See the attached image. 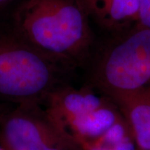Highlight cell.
<instances>
[{
  "instance_id": "cell-1",
  "label": "cell",
  "mask_w": 150,
  "mask_h": 150,
  "mask_svg": "<svg viewBox=\"0 0 150 150\" xmlns=\"http://www.w3.org/2000/svg\"><path fill=\"white\" fill-rule=\"evenodd\" d=\"M13 23V32L63 66L82 63L93 43L89 18L78 0H23Z\"/></svg>"
},
{
  "instance_id": "cell-2",
  "label": "cell",
  "mask_w": 150,
  "mask_h": 150,
  "mask_svg": "<svg viewBox=\"0 0 150 150\" xmlns=\"http://www.w3.org/2000/svg\"><path fill=\"white\" fill-rule=\"evenodd\" d=\"M63 65L17 33H0V97L18 105H40L61 85Z\"/></svg>"
},
{
  "instance_id": "cell-3",
  "label": "cell",
  "mask_w": 150,
  "mask_h": 150,
  "mask_svg": "<svg viewBox=\"0 0 150 150\" xmlns=\"http://www.w3.org/2000/svg\"><path fill=\"white\" fill-rule=\"evenodd\" d=\"M108 46L94 66L92 82L104 94L150 84V28L136 24Z\"/></svg>"
},
{
  "instance_id": "cell-4",
  "label": "cell",
  "mask_w": 150,
  "mask_h": 150,
  "mask_svg": "<svg viewBox=\"0 0 150 150\" xmlns=\"http://www.w3.org/2000/svg\"><path fill=\"white\" fill-rule=\"evenodd\" d=\"M0 143L5 150H75L40 105H18L0 122Z\"/></svg>"
},
{
  "instance_id": "cell-5",
  "label": "cell",
  "mask_w": 150,
  "mask_h": 150,
  "mask_svg": "<svg viewBox=\"0 0 150 150\" xmlns=\"http://www.w3.org/2000/svg\"><path fill=\"white\" fill-rule=\"evenodd\" d=\"M107 96L126 120L138 150H150V84Z\"/></svg>"
},
{
  "instance_id": "cell-6",
  "label": "cell",
  "mask_w": 150,
  "mask_h": 150,
  "mask_svg": "<svg viewBox=\"0 0 150 150\" xmlns=\"http://www.w3.org/2000/svg\"><path fill=\"white\" fill-rule=\"evenodd\" d=\"M89 19L103 28L122 33L139 23V0H78Z\"/></svg>"
},
{
  "instance_id": "cell-7",
  "label": "cell",
  "mask_w": 150,
  "mask_h": 150,
  "mask_svg": "<svg viewBox=\"0 0 150 150\" xmlns=\"http://www.w3.org/2000/svg\"><path fill=\"white\" fill-rule=\"evenodd\" d=\"M138 23L150 28V0H139Z\"/></svg>"
},
{
  "instance_id": "cell-8",
  "label": "cell",
  "mask_w": 150,
  "mask_h": 150,
  "mask_svg": "<svg viewBox=\"0 0 150 150\" xmlns=\"http://www.w3.org/2000/svg\"><path fill=\"white\" fill-rule=\"evenodd\" d=\"M6 113L5 109H4V107L2 105V104H0V122H1V120H2V118L4 116V114Z\"/></svg>"
},
{
  "instance_id": "cell-9",
  "label": "cell",
  "mask_w": 150,
  "mask_h": 150,
  "mask_svg": "<svg viewBox=\"0 0 150 150\" xmlns=\"http://www.w3.org/2000/svg\"><path fill=\"white\" fill-rule=\"evenodd\" d=\"M13 0H0V5H3V4H5L8 2H11Z\"/></svg>"
},
{
  "instance_id": "cell-10",
  "label": "cell",
  "mask_w": 150,
  "mask_h": 150,
  "mask_svg": "<svg viewBox=\"0 0 150 150\" xmlns=\"http://www.w3.org/2000/svg\"><path fill=\"white\" fill-rule=\"evenodd\" d=\"M0 150H5L4 149V146L1 144V143H0Z\"/></svg>"
}]
</instances>
